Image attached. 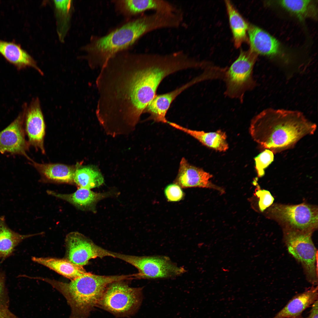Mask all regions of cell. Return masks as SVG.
Here are the masks:
<instances>
[{"label":"cell","instance_id":"1","mask_svg":"<svg viewBox=\"0 0 318 318\" xmlns=\"http://www.w3.org/2000/svg\"><path fill=\"white\" fill-rule=\"evenodd\" d=\"M316 128L300 111L269 108L252 119L250 132L255 141L275 153L292 148Z\"/></svg>","mask_w":318,"mask_h":318},{"label":"cell","instance_id":"2","mask_svg":"<svg viewBox=\"0 0 318 318\" xmlns=\"http://www.w3.org/2000/svg\"><path fill=\"white\" fill-rule=\"evenodd\" d=\"M168 25L167 16L158 12L127 20L105 35L92 36L89 42L81 48L85 53L83 58L91 69H100L116 54L128 51L145 34L167 28Z\"/></svg>","mask_w":318,"mask_h":318},{"label":"cell","instance_id":"3","mask_svg":"<svg viewBox=\"0 0 318 318\" xmlns=\"http://www.w3.org/2000/svg\"><path fill=\"white\" fill-rule=\"evenodd\" d=\"M129 275L102 276L87 274L65 283L47 278L44 281L60 292L71 309L69 318H87L97 306L107 286L114 282L129 279Z\"/></svg>","mask_w":318,"mask_h":318},{"label":"cell","instance_id":"4","mask_svg":"<svg viewBox=\"0 0 318 318\" xmlns=\"http://www.w3.org/2000/svg\"><path fill=\"white\" fill-rule=\"evenodd\" d=\"M257 56L249 50H242L236 59L226 68L223 78L225 83L224 94L226 97L242 102L246 92L256 87L253 70Z\"/></svg>","mask_w":318,"mask_h":318},{"label":"cell","instance_id":"5","mask_svg":"<svg viewBox=\"0 0 318 318\" xmlns=\"http://www.w3.org/2000/svg\"><path fill=\"white\" fill-rule=\"evenodd\" d=\"M283 231L284 240L289 252L301 264L309 282L317 285L318 254L312 239V233Z\"/></svg>","mask_w":318,"mask_h":318},{"label":"cell","instance_id":"6","mask_svg":"<svg viewBox=\"0 0 318 318\" xmlns=\"http://www.w3.org/2000/svg\"><path fill=\"white\" fill-rule=\"evenodd\" d=\"M122 281L109 284L97 306L119 316L135 313L143 300V288L131 287Z\"/></svg>","mask_w":318,"mask_h":318},{"label":"cell","instance_id":"7","mask_svg":"<svg viewBox=\"0 0 318 318\" xmlns=\"http://www.w3.org/2000/svg\"><path fill=\"white\" fill-rule=\"evenodd\" d=\"M268 210L269 215L281 224L284 229L313 233L317 228L318 210L315 206L304 203L275 204Z\"/></svg>","mask_w":318,"mask_h":318},{"label":"cell","instance_id":"8","mask_svg":"<svg viewBox=\"0 0 318 318\" xmlns=\"http://www.w3.org/2000/svg\"><path fill=\"white\" fill-rule=\"evenodd\" d=\"M115 258L131 264L138 270L137 279H154L172 278L186 272L168 257L162 256H138L114 252Z\"/></svg>","mask_w":318,"mask_h":318},{"label":"cell","instance_id":"9","mask_svg":"<svg viewBox=\"0 0 318 318\" xmlns=\"http://www.w3.org/2000/svg\"><path fill=\"white\" fill-rule=\"evenodd\" d=\"M65 244V259L82 266L87 264L92 259L106 256L114 257L113 252L98 246L77 231L71 232L67 234Z\"/></svg>","mask_w":318,"mask_h":318},{"label":"cell","instance_id":"10","mask_svg":"<svg viewBox=\"0 0 318 318\" xmlns=\"http://www.w3.org/2000/svg\"><path fill=\"white\" fill-rule=\"evenodd\" d=\"M24 106V124L29 144L44 154L45 125L40 100L37 97L35 98L28 105Z\"/></svg>","mask_w":318,"mask_h":318},{"label":"cell","instance_id":"11","mask_svg":"<svg viewBox=\"0 0 318 318\" xmlns=\"http://www.w3.org/2000/svg\"><path fill=\"white\" fill-rule=\"evenodd\" d=\"M23 125L24 114L22 112L0 132V153L22 155L31 161L32 159L27 154L29 145L25 138Z\"/></svg>","mask_w":318,"mask_h":318},{"label":"cell","instance_id":"12","mask_svg":"<svg viewBox=\"0 0 318 318\" xmlns=\"http://www.w3.org/2000/svg\"><path fill=\"white\" fill-rule=\"evenodd\" d=\"M112 3L116 12L127 20L147 11L170 13L175 9L173 4L163 0H115Z\"/></svg>","mask_w":318,"mask_h":318},{"label":"cell","instance_id":"13","mask_svg":"<svg viewBox=\"0 0 318 318\" xmlns=\"http://www.w3.org/2000/svg\"><path fill=\"white\" fill-rule=\"evenodd\" d=\"M212 175L202 169L188 163L185 158H182L180 163L178 172L174 183L181 188L199 187L217 190L221 193L223 188L213 184L210 181Z\"/></svg>","mask_w":318,"mask_h":318},{"label":"cell","instance_id":"14","mask_svg":"<svg viewBox=\"0 0 318 318\" xmlns=\"http://www.w3.org/2000/svg\"><path fill=\"white\" fill-rule=\"evenodd\" d=\"M203 73L180 87L170 92L156 95L145 110L143 113H148V120L158 122L168 123L166 115L170 106L175 98L183 91L193 85L206 80Z\"/></svg>","mask_w":318,"mask_h":318},{"label":"cell","instance_id":"15","mask_svg":"<svg viewBox=\"0 0 318 318\" xmlns=\"http://www.w3.org/2000/svg\"><path fill=\"white\" fill-rule=\"evenodd\" d=\"M247 34L249 50L257 55L274 56L280 52L278 41L258 27L249 24Z\"/></svg>","mask_w":318,"mask_h":318},{"label":"cell","instance_id":"16","mask_svg":"<svg viewBox=\"0 0 318 318\" xmlns=\"http://www.w3.org/2000/svg\"><path fill=\"white\" fill-rule=\"evenodd\" d=\"M317 285L296 294L272 318H300L303 312L318 300Z\"/></svg>","mask_w":318,"mask_h":318},{"label":"cell","instance_id":"17","mask_svg":"<svg viewBox=\"0 0 318 318\" xmlns=\"http://www.w3.org/2000/svg\"><path fill=\"white\" fill-rule=\"evenodd\" d=\"M31 163L47 182L74 184V176L78 163L68 165L61 163H39L32 160Z\"/></svg>","mask_w":318,"mask_h":318},{"label":"cell","instance_id":"18","mask_svg":"<svg viewBox=\"0 0 318 318\" xmlns=\"http://www.w3.org/2000/svg\"><path fill=\"white\" fill-rule=\"evenodd\" d=\"M49 195L66 201L82 210H92L99 201L110 196V192L96 193L88 189L78 188L74 192L69 194L61 193L47 190Z\"/></svg>","mask_w":318,"mask_h":318},{"label":"cell","instance_id":"19","mask_svg":"<svg viewBox=\"0 0 318 318\" xmlns=\"http://www.w3.org/2000/svg\"><path fill=\"white\" fill-rule=\"evenodd\" d=\"M0 54L19 70L32 67L44 74L32 57L19 44L0 39Z\"/></svg>","mask_w":318,"mask_h":318},{"label":"cell","instance_id":"20","mask_svg":"<svg viewBox=\"0 0 318 318\" xmlns=\"http://www.w3.org/2000/svg\"><path fill=\"white\" fill-rule=\"evenodd\" d=\"M170 126L190 135L207 147L220 151L224 152L228 148L225 132L220 130L214 132H206L186 128L175 123L169 121Z\"/></svg>","mask_w":318,"mask_h":318},{"label":"cell","instance_id":"21","mask_svg":"<svg viewBox=\"0 0 318 318\" xmlns=\"http://www.w3.org/2000/svg\"><path fill=\"white\" fill-rule=\"evenodd\" d=\"M32 259L34 262L45 266L71 280L88 273L82 266L75 264L65 259L34 256Z\"/></svg>","mask_w":318,"mask_h":318},{"label":"cell","instance_id":"22","mask_svg":"<svg viewBox=\"0 0 318 318\" xmlns=\"http://www.w3.org/2000/svg\"><path fill=\"white\" fill-rule=\"evenodd\" d=\"M42 233L20 234L8 226L4 216L0 217V260L3 261L11 256L16 247L24 240Z\"/></svg>","mask_w":318,"mask_h":318},{"label":"cell","instance_id":"23","mask_svg":"<svg viewBox=\"0 0 318 318\" xmlns=\"http://www.w3.org/2000/svg\"><path fill=\"white\" fill-rule=\"evenodd\" d=\"M225 3L234 45L238 48L243 43L248 42L247 31L249 24L230 1H225Z\"/></svg>","mask_w":318,"mask_h":318},{"label":"cell","instance_id":"24","mask_svg":"<svg viewBox=\"0 0 318 318\" xmlns=\"http://www.w3.org/2000/svg\"><path fill=\"white\" fill-rule=\"evenodd\" d=\"M74 184L78 188L89 189L99 187L104 182L101 172L92 165H82L78 163L74 176Z\"/></svg>","mask_w":318,"mask_h":318},{"label":"cell","instance_id":"25","mask_svg":"<svg viewBox=\"0 0 318 318\" xmlns=\"http://www.w3.org/2000/svg\"><path fill=\"white\" fill-rule=\"evenodd\" d=\"M277 1L281 7L300 20L317 19V7L314 1L282 0Z\"/></svg>","mask_w":318,"mask_h":318},{"label":"cell","instance_id":"26","mask_svg":"<svg viewBox=\"0 0 318 318\" xmlns=\"http://www.w3.org/2000/svg\"><path fill=\"white\" fill-rule=\"evenodd\" d=\"M57 32L61 41H63L69 26L72 13V0H54Z\"/></svg>","mask_w":318,"mask_h":318},{"label":"cell","instance_id":"27","mask_svg":"<svg viewBox=\"0 0 318 318\" xmlns=\"http://www.w3.org/2000/svg\"><path fill=\"white\" fill-rule=\"evenodd\" d=\"M274 153L271 150L266 149L254 158L255 168L259 177L264 174V170L273 162Z\"/></svg>","mask_w":318,"mask_h":318},{"label":"cell","instance_id":"28","mask_svg":"<svg viewBox=\"0 0 318 318\" xmlns=\"http://www.w3.org/2000/svg\"><path fill=\"white\" fill-rule=\"evenodd\" d=\"M164 193L168 201L170 202L179 201L185 196L181 188L174 183L167 186L164 189Z\"/></svg>","mask_w":318,"mask_h":318},{"label":"cell","instance_id":"29","mask_svg":"<svg viewBox=\"0 0 318 318\" xmlns=\"http://www.w3.org/2000/svg\"><path fill=\"white\" fill-rule=\"evenodd\" d=\"M255 194L259 198L258 205L259 210L263 212L272 204L274 200L270 193L265 190H257Z\"/></svg>","mask_w":318,"mask_h":318},{"label":"cell","instance_id":"30","mask_svg":"<svg viewBox=\"0 0 318 318\" xmlns=\"http://www.w3.org/2000/svg\"><path fill=\"white\" fill-rule=\"evenodd\" d=\"M318 301L314 302L311 306L309 315L306 317H302L300 318H318Z\"/></svg>","mask_w":318,"mask_h":318},{"label":"cell","instance_id":"31","mask_svg":"<svg viewBox=\"0 0 318 318\" xmlns=\"http://www.w3.org/2000/svg\"><path fill=\"white\" fill-rule=\"evenodd\" d=\"M0 318H18L7 309L0 305Z\"/></svg>","mask_w":318,"mask_h":318},{"label":"cell","instance_id":"32","mask_svg":"<svg viewBox=\"0 0 318 318\" xmlns=\"http://www.w3.org/2000/svg\"><path fill=\"white\" fill-rule=\"evenodd\" d=\"M5 276L2 271H0V297H2L5 293Z\"/></svg>","mask_w":318,"mask_h":318},{"label":"cell","instance_id":"33","mask_svg":"<svg viewBox=\"0 0 318 318\" xmlns=\"http://www.w3.org/2000/svg\"></svg>","mask_w":318,"mask_h":318}]
</instances>
